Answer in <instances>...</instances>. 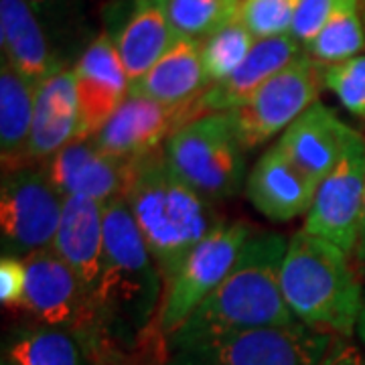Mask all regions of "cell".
I'll use <instances>...</instances> for the list:
<instances>
[{"mask_svg": "<svg viewBox=\"0 0 365 365\" xmlns=\"http://www.w3.org/2000/svg\"><path fill=\"white\" fill-rule=\"evenodd\" d=\"M165 294V280L144 242L124 197L104 205V256L93 294V329L98 343L138 339L150 335Z\"/></svg>", "mask_w": 365, "mask_h": 365, "instance_id": "6da1fadb", "label": "cell"}, {"mask_svg": "<svg viewBox=\"0 0 365 365\" xmlns=\"http://www.w3.org/2000/svg\"><path fill=\"white\" fill-rule=\"evenodd\" d=\"M287 248L282 234L252 232L222 284L170 335L167 349L240 331L299 323L280 287Z\"/></svg>", "mask_w": 365, "mask_h": 365, "instance_id": "7a4b0ae2", "label": "cell"}, {"mask_svg": "<svg viewBox=\"0 0 365 365\" xmlns=\"http://www.w3.org/2000/svg\"><path fill=\"white\" fill-rule=\"evenodd\" d=\"M122 197L165 284L197 244L223 223L213 203L170 169L165 148L132 160L130 179Z\"/></svg>", "mask_w": 365, "mask_h": 365, "instance_id": "3957f363", "label": "cell"}, {"mask_svg": "<svg viewBox=\"0 0 365 365\" xmlns=\"http://www.w3.org/2000/svg\"><path fill=\"white\" fill-rule=\"evenodd\" d=\"M280 287L302 325L349 337L364 307V288L349 256L323 237L300 230L288 240Z\"/></svg>", "mask_w": 365, "mask_h": 365, "instance_id": "277c9868", "label": "cell"}, {"mask_svg": "<svg viewBox=\"0 0 365 365\" xmlns=\"http://www.w3.org/2000/svg\"><path fill=\"white\" fill-rule=\"evenodd\" d=\"M163 148L170 169L211 203L234 197L248 181L246 148L227 112L191 120L173 132Z\"/></svg>", "mask_w": 365, "mask_h": 365, "instance_id": "5b68a950", "label": "cell"}, {"mask_svg": "<svg viewBox=\"0 0 365 365\" xmlns=\"http://www.w3.org/2000/svg\"><path fill=\"white\" fill-rule=\"evenodd\" d=\"M333 335L302 323L173 345L167 365H319Z\"/></svg>", "mask_w": 365, "mask_h": 365, "instance_id": "8992f818", "label": "cell"}, {"mask_svg": "<svg viewBox=\"0 0 365 365\" xmlns=\"http://www.w3.org/2000/svg\"><path fill=\"white\" fill-rule=\"evenodd\" d=\"M325 86V67L302 53L278 71L248 102L230 110L234 130L246 150L268 143L284 132L297 118L317 102Z\"/></svg>", "mask_w": 365, "mask_h": 365, "instance_id": "52a82bcc", "label": "cell"}, {"mask_svg": "<svg viewBox=\"0 0 365 365\" xmlns=\"http://www.w3.org/2000/svg\"><path fill=\"white\" fill-rule=\"evenodd\" d=\"M250 235L248 223H222L185 258L169 284H165L157 319V331L163 339L169 341L197 307L222 284Z\"/></svg>", "mask_w": 365, "mask_h": 365, "instance_id": "ba28073f", "label": "cell"}, {"mask_svg": "<svg viewBox=\"0 0 365 365\" xmlns=\"http://www.w3.org/2000/svg\"><path fill=\"white\" fill-rule=\"evenodd\" d=\"M63 199L45 170L23 167L4 173L0 189L2 256L26 258L51 248L61 223Z\"/></svg>", "mask_w": 365, "mask_h": 365, "instance_id": "9c48e42d", "label": "cell"}, {"mask_svg": "<svg viewBox=\"0 0 365 365\" xmlns=\"http://www.w3.org/2000/svg\"><path fill=\"white\" fill-rule=\"evenodd\" d=\"M365 199V138L351 130L339 163L317 185L304 232L353 256Z\"/></svg>", "mask_w": 365, "mask_h": 365, "instance_id": "30bf717a", "label": "cell"}, {"mask_svg": "<svg viewBox=\"0 0 365 365\" xmlns=\"http://www.w3.org/2000/svg\"><path fill=\"white\" fill-rule=\"evenodd\" d=\"M25 309L47 327L71 331L93 329V307L88 290L55 248L33 252L25 258Z\"/></svg>", "mask_w": 365, "mask_h": 365, "instance_id": "8fae6325", "label": "cell"}, {"mask_svg": "<svg viewBox=\"0 0 365 365\" xmlns=\"http://www.w3.org/2000/svg\"><path fill=\"white\" fill-rule=\"evenodd\" d=\"M195 118H201L197 100L167 106L128 91L124 102L106 120L98 134L91 136V140L112 157L136 160L163 148L173 132Z\"/></svg>", "mask_w": 365, "mask_h": 365, "instance_id": "7c38bea8", "label": "cell"}, {"mask_svg": "<svg viewBox=\"0 0 365 365\" xmlns=\"http://www.w3.org/2000/svg\"><path fill=\"white\" fill-rule=\"evenodd\" d=\"M78 79L79 136L91 138L130 91V78L110 35H100L73 67Z\"/></svg>", "mask_w": 365, "mask_h": 365, "instance_id": "4fadbf2b", "label": "cell"}, {"mask_svg": "<svg viewBox=\"0 0 365 365\" xmlns=\"http://www.w3.org/2000/svg\"><path fill=\"white\" fill-rule=\"evenodd\" d=\"M130 163L104 153L91 138H78L47 160L45 173L63 197H88L106 205L124 195Z\"/></svg>", "mask_w": 365, "mask_h": 365, "instance_id": "5bb4252c", "label": "cell"}, {"mask_svg": "<svg viewBox=\"0 0 365 365\" xmlns=\"http://www.w3.org/2000/svg\"><path fill=\"white\" fill-rule=\"evenodd\" d=\"M314 193L317 182L304 175L278 144L256 160L246 181L250 203L272 222H290L307 215Z\"/></svg>", "mask_w": 365, "mask_h": 365, "instance_id": "9a60e30c", "label": "cell"}, {"mask_svg": "<svg viewBox=\"0 0 365 365\" xmlns=\"http://www.w3.org/2000/svg\"><path fill=\"white\" fill-rule=\"evenodd\" d=\"M302 49L304 47L290 33L268 39H256L246 61L230 78L209 86L201 93V98L197 100L199 114L205 116L230 112L248 102L268 79L290 66L294 59H299Z\"/></svg>", "mask_w": 365, "mask_h": 365, "instance_id": "2e32d148", "label": "cell"}, {"mask_svg": "<svg viewBox=\"0 0 365 365\" xmlns=\"http://www.w3.org/2000/svg\"><path fill=\"white\" fill-rule=\"evenodd\" d=\"M351 130L329 106L314 102L282 132L276 144L319 185L339 163Z\"/></svg>", "mask_w": 365, "mask_h": 365, "instance_id": "e0dca14e", "label": "cell"}, {"mask_svg": "<svg viewBox=\"0 0 365 365\" xmlns=\"http://www.w3.org/2000/svg\"><path fill=\"white\" fill-rule=\"evenodd\" d=\"M79 136L78 79L61 69L37 86L35 114L29 138V160H49Z\"/></svg>", "mask_w": 365, "mask_h": 365, "instance_id": "ac0fdd59", "label": "cell"}, {"mask_svg": "<svg viewBox=\"0 0 365 365\" xmlns=\"http://www.w3.org/2000/svg\"><path fill=\"white\" fill-rule=\"evenodd\" d=\"M53 248L78 274L93 307L104 256V205L88 197H66Z\"/></svg>", "mask_w": 365, "mask_h": 365, "instance_id": "d6986e66", "label": "cell"}, {"mask_svg": "<svg viewBox=\"0 0 365 365\" xmlns=\"http://www.w3.org/2000/svg\"><path fill=\"white\" fill-rule=\"evenodd\" d=\"M0 45L2 61L33 86L63 69L26 0H0Z\"/></svg>", "mask_w": 365, "mask_h": 365, "instance_id": "ffe728a7", "label": "cell"}, {"mask_svg": "<svg viewBox=\"0 0 365 365\" xmlns=\"http://www.w3.org/2000/svg\"><path fill=\"white\" fill-rule=\"evenodd\" d=\"M209 88L201 61V41L177 37L165 55L138 81L130 83V93L167 106L195 102Z\"/></svg>", "mask_w": 365, "mask_h": 365, "instance_id": "44dd1931", "label": "cell"}, {"mask_svg": "<svg viewBox=\"0 0 365 365\" xmlns=\"http://www.w3.org/2000/svg\"><path fill=\"white\" fill-rule=\"evenodd\" d=\"M175 39L163 0H134V9L114 41L130 83L143 78Z\"/></svg>", "mask_w": 365, "mask_h": 365, "instance_id": "7402d4cb", "label": "cell"}, {"mask_svg": "<svg viewBox=\"0 0 365 365\" xmlns=\"http://www.w3.org/2000/svg\"><path fill=\"white\" fill-rule=\"evenodd\" d=\"M37 86L2 61L0 69V153L4 173L26 167Z\"/></svg>", "mask_w": 365, "mask_h": 365, "instance_id": "603a6c76", "label": "cell"}, {"mask_svg": "<svg viewBox=\"0 0 365 365\" xmlns=\"http://www.w3.org/2000/svg\"><path fill=\"white\" fill-rule=\"evenodd\" d=\"M365 49V26L361 21V0L343 2L304 53L323 67L345 63Z\"/></svg>", "mask_w": 365, "mask_h": 365, "instance_id": "cb8c5ba5", "label": "cell"}, {"mask_svg": "<svg viewBox=\"0 0 365 365\" xmlns=\"http://www.w3.org/2000/svg\"><path fill=\"white\" fill-rule=\"evenodd\" d=\"M4 357L16 365H88L78 337L59 327H41L21 333Z\"/></svg>", "mask_w": 365, "mask_h": 365, "instance_id": "d4e9b609", "label": "cell"}, {"mask_svg": "<svg viewBox=\"0 0 365 365\" xmlns=\"http://www.w3.org/2000/svg\"><path fill=\"white\" fill-rule=\"evenodd\" d=\"M177 37L203 41L240 19L242 0H163Z\"/></svg>", "mask_w": 365, "mask_h": 365, "instance_id": "484cf974", "label": "cell"}, {"mask_svg": "<svg viewBox=\"0 0 365 365\" xmlns=\"http://www.w3.org/2000/svg\"><path fill=\"white\" fill-rule=\"evenodd\" d=\"M254 43L256 37L240 19L201 41V61L209 86L230 78L246 61Z\"/></svg>", "mask_w": 365, "mask_h": 365, "instance_id": "4316f807", "label": "cell"}, {"mask_svg": "<svg viewBox=\"0 0 365 365\" xmlns=\"http://www.w3.org/2000/svg\"><path fill=\"white\" fill-rule=\"evenodd\" d=\"M299 0H242L240 21L256 39L288 35Z\"/></svg>", "mask_w": 365, "mask_h": 365, "instance_id": "83f0119b", "label": "cell"}, {"mask_svg": "<svg viewBox=\"0 0 365 365\" xmlns=\"http://www.w3.org/2000/svg\"><path fill=\"white\" fill-rule=\"evenodd\" d=\"M325 88L353 116L365 120V57L325 67Z\"/></svg>", "mask_w": 365, "mask_h": 365, "instance_id": "f1b7e54d", "label": "cell"}, {"mask_svg": "<svg viewBox=\"0 0 365 365\" xmlns=\"http://www.w3.org/2000/svg\"><path fill=\"white\" fill-rule=\"evenodd\" d=\"M343 2L347 0H299L290 35L299 41L302 47L309 45Z\"/></svg>", "mask_w": 365, "mask_h": 365, "instance_id": "f546056e", "label": "cell"}, {"mask_svg": "<svg viewBox=\"0 0 365 365\" xmlns=\"http://www.w3.org/2000/svg\"><path fill=\"white\" fill-rule=\"evenodd\" d=\"M26 288L25 258L2 256L0 260V300L9 309H23Z\"/></svg>", "mask_w": 365, "mask_h": 365, "instance_id": "4dcf8cb0", "label": "cell"}, {"mask_svg": "<svg viewBox=\"0 0 365 365\" xmlns=\"http://www.w3.org/2000/svg\"><path fill=\"white\" fill-rule=\"evenodd\" d=\"M319 365H365V355L345 337H333Z\"/></svg>", "mask_w": 365, "mask_h": 365, "instance_id": "1f68e13d", "label": "cell"}, {"mask_svg": "<svg viewBox=\"0 0 365 365\" xmlns=\"http://www.w3.org/2000/svg\"><path fill=\"white\" fill-rule=\"evenodd\" d=\"M93 355H96L93 357L96 365H148L138 357L120 353L116 345H110V343H98V349L93 351Z\"/></svg>", "mask_w": 365, "mask_h": 365, "instance_id": "d6a6232c", "label": "cell"}, {"mask_svg": "<svg viewBox=\"0 0 365 365\" xmlns=\"http://www.w3.org/2000/svg\"><path fill=\"white\" fill-rule=\"evenodd\" d=\"M353 260L357 264V270L365 276V199L364 209H361V220H359L357 242H355V250H353Z\"/></svg>", "mask_w": 365, "mask_h": 365, "instance_id": "836d02e7", "label": "cell"}, {"mask_svg": "<svg viewBox=\"0 0 365 365\" xmlns=\"http://www.w3.org/2000/svg\"><path fill=\"white\" fill-rule=\"evenodd\" d=\"M357 335H359V339L365 343V297H364V307H361V313H359V321H357Z\"/></svg>", "mask_w": 365, "mask_h": 365, "instance_id": "e575fe53", "label": "cell"}, {"mask_svg": "<svg viewBox=\"0 0 365 365\" xmlns=\"http://www.w3.org/2000/svg\"><path fill=\"white\" fill-rule=\"evenodd\" d=\"M26 2H29V4H33V6L37 9V6H43V4L51 2V0H26Z\"/></svg>", "mask_w": 365, "mask_h": 365, "instance_id": "d590c367", "label": "cell"}, {"mask_svg": "<svg viewBox=\"0 0 365 365\" xmlns=\"http://www.w3.org/2000/svg\"><path fill=\"white\" fill-rule=\"evenodd\" d=\"M2 365H16V364H13V361H11L9 357H4V359H2Z\"/></svg>", "mask_w": 365, "mask_h": 365, "instance_id": "8d00e7d4", "label": "cell"}]
</instances>
